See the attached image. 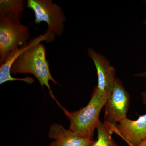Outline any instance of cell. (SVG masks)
I'll list each match as a JSON object with an SVG mask.
<instances>
[{"label":"cell","mask_w":146,"mask_h":146,"mask_svg":"<svg viewBox=\"0 0 146 146\" xmlns=\"http://www.w3.org/2000/svg\"><path fill=\"white\" fill-rule=\"evenodd\" d=\"M26 5L27 2L24 0H1L0 19L21 22Z\"/></svg>","instance_id":"obj_9"},{"label":"cell","mask_w":146,"mask_h":146,"mask_svg":"<svg viewBox=\"0 0 146 146\" xmlns=\"http://www.w3.org/2000/svg\"></svg>","instance_id":"obj_14"},{"label":"cell","mask_w":146,"mask_h":146,"mask_svg":"<svg viewBox=\"0 0 146 146\" xmlns=\"http://www.w3.org/2000/svg\"><path fill=\"white\" fill-rule=\"evenodd\" d=\"M108 96L95 87L88 104L76 111L63 110L70 121V129L83 138L93 139L94 131L100 121V115Z\"/></svg>","instance_id":"obj_2"},{"label":"cell","mask_w":146,"mask_h":146,"mask_svg":"<svg viewBox=\"0 0 146 146\" xmlns=\"http://www.w3.org/2000/svg\"><path fill=\"white\" fill-rule=\"evenodd\" d=\"M96 129L98 138L91 146H119L112 138L113 132L107 125L100 121Z\"/></svg>","instance_id":"obj_10"},{"label":"cell","mask_w":146,"mask_h":146,"mask_svg":"<svg viewBox=\"0 0 146 146\" xmlns=\"http://www.w3.org/2000/svg\"><path fill=\"white\" fill-rule=\"evenodd\" d=\"M134 76L137 77H141L146 78V71L144 72L139 73L135 75Z\"/></svg>","instance_id":"obj_11"},{"label":"cell","mask_w":146,"mask_h":146,"mask_svg":"<svg viewBox=\"0 0 146 146\" xmlns=\"http://www.w3.org/2000/svg\"><path fill=\"white\" fill-rule=\"evenodd\" d=\"M30 41L29 27L21 22L0 19V66L11 53Z\"/></svg>","instance_id":"obj_4"},{"label":"cell","mask_w":146,"mask_h":146,"mask_svg":"<svg viewBox=\"0 0 146 146\" xmlns=\"http://www.w3.org/2000/svg\"><path fill=\"white\" fill-rule=\"evenodd\" d=\"M88 53L94 62L98 74L97 90L108 97L112 91L116 77V71L105 57L89 48Z\"/></svg>","instance_id":"obj_7"},{"label":"cell","mask_w":146,"mask_h":146,"mask_svg":"<svg viewBox=\"0 0 146 146\" xmlns=\"http://www.w3.org/2000/svg\"><path fill=\"white\" fill-rule=\"evenodd\" d=\"M26 6L34 12L35 23L45 22L48 25L46 31L53 33L58 37L63 35L66 18L60 6L52 0H28Z\"/></svg>","instance_id":"obj_3"},{"label":"cell","mask_w":146,"mask_h":146,"mask_svg":"<svg viewBox=\"0 0 146 146\" xmlns=\"http://www.w3.org/2000/svg\"><path fill=\"white\" fill-rule=\"evenodd\" d=\"M55 35L49 31L40 34L36 38L31 40L27 44L25 49L20 55L11 66V72L17 74H31L38 80L42 88L46 86L52 99L54 100L61 108L63 106L58 102L53 93L49 81L54 84H59L51 74L49 63L46 58V50L42 42L50 43L53 42Z\"/></svg>","instance_id":"obj_1"},{"label":"cell","mask_w":146,"mask_h":146,"mask_svg":"<svg viewBox=\"0 0 146 146\" xmlns=\"http://www.w3.org/2000/svg\"><path fill=\"white\" fill-rule=\"evenodd\" d=\"M130 97L121 82L116 78L105 105V123L116 125L127 118Z\"/></svg>","instance_id":"obj_5"},{"label":"cell","mask_w":146,"mask_h":146,"mask_svg":"<svg viewBox=\"0 0 146 146\" xmlns=\"http://www.w3.org/2000/svg\"><path fill=\"white\" fill-rule=\"evenodd\" d=\"M141 96L143 102L146 105V92H142ZM106 124L113 133H117L129 146H139L146 137V113L136 120L126 118L116 125Z\"/></svg>","instance_id":"obj_6"},{"label":"cell","mask_w":146,"mask_h":146,"mask_svg":"<svg viewBox=\"0 0 146 146\" xmlns=\"http://www.w3.org/2000/svg\"><path fill=\"white\" fill-rule=\"evenodd\" d=\"M48 136L54 141L49 146H91L93 139L83 138L63 125L54 123L50 127Z\"/></svg>","instance_id":"obj_8"},{"label":"cell","mask_w":146,"mask_h":146,"mask_svg":"<svg viewBox=\"0 0 146 146\" xmlns=\"http://www.w3.org/2000/svg\"><path fill=\"white\" fill-rule=\"evenodd\" d=\"M145 24L146 25V20L145 21Z\"/></svg>","instance_id":"obj_13"},{"label":"cell","mask_w":146,"mask_h":146,"mask_svg":"<svg viewBox=\"0 0 146 146\" xmlns=\"http://www.w3.org/2000/svg\"><path fill=\"white\" fill-rule=\"evenodd\" d=\"M138 146H146V137Z\"/></svg>","instance_id":"obj_12"}]
</instances>
